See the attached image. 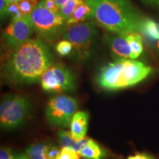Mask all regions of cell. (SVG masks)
I'll use <instances>...</instances> for the list:
<instances>
[{
	"label": "cell",
	"mask_w": 159,
	"mask_h": 159,
	"mask_svg": "<svg viewBox=\"0 0 159 159\" xmlns=\"http://www.w3.org/2000/svg\"><path fill=\"white\" fill-rule=\"evenodd\" d=\"M53 61L47 43L39 38L32 39L11 52L4 64L3 75L13 84H33L40 81Z\"/></svg>",
	"instance_id": "1"
},
{
	"label": "cell",
	"mask_w": 159,
	"mask_h": 159,
	"mask_svg": "<svg viewBox=\"0 0 159 159\" xmlns=\"http://www.w3.org/2000/svg\"><path fill=\"white\" fill-rule=\"evenodd\" d=\"M91 7L89 19L115 34L141 32L143 19L130 0H85Z\"/></svg>",
	"instance_id": "2"
},
{
	"label": "cell",
	"mask_w": 159,
	"mask_h": 159,
	"mask_svg": "<svg viewBox=\"0 0 159 159\" xmlns=\"http://www.w3.org/2000/svg\"><path fill=\"white\" fill-rule=\"evenodd\" d=\"M151 71L152 68L141 61L119 58L100 69L97 82L105 90H120L142 82Z\"/></svg>",
	"instance_id": "3"
},
{
	"label": "cell",
	"mask_w": 159,
	"mask_h": 159,
	"mask_svg": "<svg viewBox=\"0 0 159 159\" xmlns=\"http://www.w3.org/2000/svg\"><path fill=\"white\" fill-rule=\"evenodd\" d=\"M30 17L35 30L49 42H53L58 39L68 27L66 21L59 12L46 8L40 2L32 12Z\"/></svg>",
	"instance_id": "4"
},
{
	"label": "cell",
	"mask_w": 159,
	"mask_h": 159,
	"mask_svg": "<svg viewBox=\"0 0 159 159\" xmlns=\"http://www.w3.org/2000/svg\"><path fill=\"white\" fill-rule=\"evenodd\" d=\"M30 104L25 97L5 95L0 104V125L2 128L14 129L22 124L28 114Z\"/></svg>",
	"instance_id": "5"
},
{
	"label": "cell",
	"mask_w": 159,
	"mask_h": 159,
	"mask_svg": "<svg viewBox=\"0 0 159 159\" xmlns=\"http://www.w3.org/2000/svg\"><path fill=\"white\" fill-rule=\"evenodd\" d=\"M77 109L76 99L66 95H56L49 99L46 105L45 114L51 125L66 128L70 127Z\"/></svg>",
	"instance_id": "6"
},
{
	"label": "cell",
	"mask_w": 159,
	"mask_h": 159,
	"mask_svg": "<svg viewBox=\"0 0 159 159\" xmlns=\"http://www.w3.org/2000/svg\"><path fill=\"white\" fill-rule=\"evenodd\" d=\"M97 34L95 24L92 21H83L75 24L62 35V39L69 41L73 46L74 52L79 59L89 56V51Z\"/></svg>",
	"instance_id": "7"
},
{
	"label": "cell",
	"mask_w": 159,
	"mask_h": 159,
	"mask_svg": "<svg viewBox=\"0 0 159 159\" xmlns=\"http://www.w3.org/2000/svg\"><path fill=\"white\" fill-rule=\"evenodd\" d=\"M43 90L48 93H63L74 91V75L66 67L52 64L44 71L40 79Z\"/></svg>",
	"instance_id": "8"
},
{
	"label": "cell",
	"mask_w": 159,
	"mask_h": 159,
	"mask_svg": "<svg viewBox=\"0 0 159 159\" xmlns=\"http://www.w3.org/2000/svg\"><path fill=\"white\" fill-rule=\"evenodd\" d=\"M35 29L30 15L11 20L2 33V41L5 48L10 52L32 39Z\"/></svg>",
	"instance_id": "9"
},
{
	"label": "cell",
	"mask_w": 159,
	"mask_h": 159,
	"mask_svg": "<svg viewBox=\"0 0 159 159\" xmlns=\"http://www.w3.org/2000/svg\"><path fill=\"white\" fill-rule=\"evenodd\" d=\"M106 41L112 54L117 59H132V50L126 35L119 34L109 35L106 38Z\"/></svg>",
	"instance_id": "10"
},
{
	"label": "cell",
	"mask_w": 159,
	"mask_h": 159,
	"mask_svg": "<svg viewBox=\"0 0 159 159\" xmlns=\"http://www.w3.org/2000/svg\"><path fill=\"white\" fill-rule=\"evenodd\" d=\"M89 114L85 111L76 112L71 120L70 129L73 138L76 141L85 138L89 124Z\"/></svg>",
	"instance_id": "11"
},
{
	"label": "cell",
	"mask_w": 159,
	"mask_h": 159,
	"mask_svg": "<svg viewBox=\"0 0 159 159\" xmlns=\"http://www.w3.org/2000/svg\"><path fill=\"white\" fill-rule=\"evenodd\" d=\"M58 136L61 146L63 148H71L73 150H76L77 152H78V153L89 140V138L85 137L82 140L76 141L73 138L72 135L71 134V131L69 132V131L66 130H60L58 132Z\"/></svg>",
	"instance_id": "12"
},
{
	"label": "cell",
	"mask_w": 159,
	"mask_h": 159,
	"mask_svg": "<svg viewBox=\"0 0 159 159\" xmlns=\"http://www.w3.org/2000/svg\"><path fill=\"white\" fill-rule=\"evenodd\" d=\"M91 13V7L87 4L85 0H83L75 10L74 13L70 17L67 22V26L70 27L80 22H83L85 20L89 19Z\"/></svg>",
	"instance_id": "13"
},
{
	"label": "cell",
	"mask_w": 159,
	"mask_h": 159,
	"mask_svg": "<svg viewBox=\"0 0 159 159\" xmlns=\"http://www.w3.org/2000/svg\"><path fill=\"white\" fill-rule=\"evenodd\" d=\"M79 154L85 159H102L104 156L98 144L90 139H89L85 146L81 149Z\"/></svg>",
	"instance_id": "14"
},
{
	"label": "cell",
	"mask_w": 159,
	"mask_h": 159,
	"mask_svg": "<svg viewBox=\"0 0 159 159\" xmlns=\"http://www.w3.org/2000/svg\"><path fill=\"white\" fill-rule=\"evenodd\" d=\"M141 32L151 40L159 41V24L152 19H143Z\"/></svg>",
	"instance_id": "15"
},
{
	"label": "cell",
	"mask_w": 159,
	"mask_h": 159,
	"mask_svg": "<svg viewBox=\"0 0 159 159\" xmlns=\"http://www.w3.org/2000/svg\"><path fill=\"white\" fill-rule=\"evenodd\" d=\"M129 44L132 50V59L135 60L140 56L143 51L142 40L139 33L126 35Z\"/></svg>",
	"instance_id": "16"
},
{
	"label": "cell",
	"mask_w": 159,
	"mask_h": 159,
	"mask_svg": "<svg viewBox=\"0 0 159 159\" xmlns=\"http://www.w3.org/2000/svg\"><path fill=\"white\" fill-rule=\"evenodd\" d=\"M46 144L38 143L31 144L26 149V154L31 159H47L44 155Z\"/></svg>",
	"instance_id": "17"
},
{
	"label": "cell",
	"mask_w": 159,
	"mask_h": 159,
	"mask_svg": "<svg viewBox=\"0 0 159 159\" xmlns=\"http://www.w3.org/2000/svg\"><path fill=\"white\" fill-rule=\"evenodd\" d=\"M82 1L83 0H69L60 8V14L67 21Z\"/></svg>",
	"instance_id": "18"
},
{
	"label": "cell",
	"mask_w": 159,
	"mask_h": 159,
	"mask_svg": "<svg viewBox=\"0 0 159 159\" xmlns=\"http://www.w3.org/2000/svg\"><path fill=\"white\" fill-rule=\"evenodd\" d=\"M17 3L21 16H26L31 14L35 6L39 3V0H21Z\"/></svg>",
	"instance_id": "19"
},
{
	"label": "cell",
	"mask_w": 159,
	"mask_h": 159,
	"mask_svg": "<svg viewBox=\"0 0 159 159\" xmlns=\"http://www.w3.org/2000/svg\"><path fill=\"white\" fill-rule=\"evenodd\" d=\"M55 49H56L57 52L59 55H62V56H66V55H68L72 52L73 46L69 41L62 39L57 43Z\"/></svg>",
	"instance_id": "20"
},
{
	"label": "cell",
	"mask_w": 159,
	"mask_h": 159,
	"mask_svg": "<svg viewBox=\"0 0 159 159\" xmlns=\"http://www.w3.org/2000/svg\"><path fill=\"white\" fill-rule=\"evenodd\" d=\"M80 155L76 150L69 148H62L57 159H80Z\"/></svg>",
	"instance_id": "21"
},
{
	"label": "cell",
	"mask_w": 159,
	"mask_h": 159,
	"mask_svg": "<svg viewBox=\"0 0 159 159\" xmlns=\"http://www.w3.org/2000/svg\"><path fill=\"white\" fill-rule=\"evenodd\" d=\"M9 16L11 17V20H14L19 19V18L22 17L21 13H20L19 6H18V3H11L9 4L7 6V12H6V16Z\"/></svg>",
	"instance_id": "22"
},
{
	"label": "cell",
	"mask_w": 159,
	"mask_h": 159,
	"mask_svg": "<svg viewBox=\"0 0 159 159\" xmlns=\"http://www.w3.org/2000/svg\"><path fill=\"white\" fill-rule=\"evenodd\" d=\"M60 150L57 147L52 144H46L44 148V155L47 159H57Z\"/></svg>",
	"instance_id": "23"
},
{
	"label": "cell",
	"mask_w": 159,
	"mask_h": 159,
	"mask_svg": "<svg viewBox=\"0 0 159 159\" xmlns=\"http://www.w3.org/2000/svg\"><path fill=\"white\" fill-rule=\"evenodd\" d=\"M40 2H41V4L43 7L50 10V11L55 12L60 11V8L58 7V6L57 5V4L55 3L54 0H41V1H40Z\"/></svg>",
	"instance_id": "24"
},
{
	"label": "cell",
	"mask_w": 159,
	"mask_h": 159,
	"mask_svg": "<svg viewBox=\"0 0 159 159\" xmlns=\"http://www.w3.org/2000/svg\"><path fill=\"white\" fill-rule=\"evenodd\" d=\"M14 155H13L11 150L9 148H2L0 150V159H13Z\"/></svg>",
	"instance_id": "25"
},
{
	"label": "cell",
	"mask_w": 159,
	"mask_h": 159,
	"mask_svg": "<svg viewBox=\"0 0 159 159\" xmlns=\"http://www.w3.org/2000/svg\"><path fill=\"white\" fill-rule=\"evenodd\" d=\"M7 6H8V5H7L6 0H0V14H1L2 19L6 17Z\"/></svg>",
	"instance_id": "26"
},
{
	"label": "cell",
	"mask_w": 159,
	"mask_h": 159,
	"mask_svg": "<svg viewBox=\"0 0 159 159\" xmlns=\"http://www.w3.org/2000/svg\"><path fill=\"white\" fill-rule=\"evenodd\" d=\"M126 159H155L153 157H152L150 155L145 154V153H138L135 156H129Z\"/></svg>",
	"instance_id": "27"
},
{
	"label": "cell",
	"mask_w": 159,
	"mask_h": 159,
	"mask_svg": "<svg viewBox=\"0 0 159 159\" xmlns=\"http://www.w3.org/2000/svg\"><path fill=\"white\" fill-rule=\"evenodd\" d=\"M142 2L147 5L159 9V0H142Z\"/></svg>",
	"instance_id": "28"
},
{
	"label": "cell",
	"mask_w": 159,
	"mask_h": 159,
	"mask_svg": "<svg viewBox=\"0 0 159 159\" xmlns=\"http://www.w3.org/2000/svg\"><path fill=\"white\" fill-rule=\"evenodd\" d=\"M15 156L16 157V159H31L27 154L19 153V154L15 155Z\"/></svg>",
	"instance_id": "29"
},
{
	"label": "cell",
	"mask_w": 159,
	"mask_h": 159,
	"mask_svg": "<svg viewBox=\"0 0 159 159\" xmlns=\"http://www.w3.org/2000/svg\"><path fill=\"white\" fill-rule=\"evenodd\" d=\"M54 1L55 2V3L57 4V5L58 6L59 8H61L66 2H67L69 1V0H54Z\"/></svg>",
	"instance_id": "30"
},
{
	"label": "cell",
	"mask_w": 159,
	"mask_h": 159,
	"mask_svg": "<svg viewBox=\"0 0 159 159\" xmlns=\"http://www.w3.org/2000/svg\"><path fill=\"white\" fill-rule=\"evenodd\" d=\"M19 1H21V0H6V2H7V5H9V4H11V3L19 2Z\"/></svg>",
	"instance_id": "31"
},
{
	"label": "cell",
	"mask_w": 159,
	"mask_h": 159,
	"mask_svg": "<svg viewBox=\"0 0 159 159\" xmlns=\"http://www.w3.org/2000/svg\"><path fill=\"white\" fill-rule=\"evenodd\" d=\"M13 159H16V157L15 155H14V156H13Z\"/></svg>",
	"instance_id": "32"
},
{
	"label": "cell",
	"mask_w": 159,
	"mask_h": 159,
	"mask_svg": "<svg viewBox=\"0 0 159 159\" xmlns=\"http://www.w3.org/2000/svg\"><path fill=\"white\" fill-rule=\"evenodd\" d=\"M158 47L159 48V41H158Z\"/></svg>",
	"instance_id": "33"
}]
</instances>
